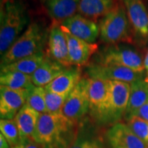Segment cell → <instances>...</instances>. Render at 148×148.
I'll list each match as a JSON object with an SVG mask.
<instances>
[{
  "label": "cell",
  "mask_w": 148,
  "mask_h": 148,
  "mask_svg": "<svg viewBox=\"0 0 148 148\" xmlns=\"http://www.w3.org/2000/svg\"><path fill=\"white\" fill-rule=\"evenodd\" d=\"M29 24L25 5L18 0H1L0 53L3 56Z\"/></svg>",
  "instance_id": "obj_1"
},
{
  "label": "cell",
  "mask_w": 148,
  "mask_h": 148,
  "mask_svg": "<svg viewBox=\"0 0 148 148\" xmlns=\"http://www.w3.org/2000/svg\"><path fill=\"white\" fill-rule=\"evenodd\" d=\"M49 31L37 22L29 24L4 54L1 56V67L43 51L47 42Z\"/></svg>",
  "instance_id": "obj_2"
},
{
  "label": "cell",
  "mask_w": 148,
  "mask_h": 148,
  "mask_svg": "<svg viewBox=\"0 0 148 148\" xmlns=\"http://www.w3.org/2000/svg\"><path fill=\"white\" fill-rule=\"evenodd\" d=\"M99 26L100 39L106 45L131 43L134 40L126 10L119 0L112 10L101 18Z\"/></svg>",
  "instance_id": "obj_3"
},
{
  "label": "cell",
  "mask_w": 148,
  "mask_h": 148,
  "mask_svg": "<svg viewBox=\"0 0 148 148\" xmlns=\"http://www.w3.org/2000/svg\"><path fill=\"white\" fill-rule=\"evenodd\" d=\"M94 63L123 66L137 72H144V59L134 47L128 43L106 45L92 56Z\"/></svg>",
  "instance_id": "obj_4"
},
{
  "label": "cell",
  "mask_w": 148,
  "mask_h": 148,
  "mask_svg": "<svg viewBox=\"0 0 148 148\" xmlns=\"http://www.w3.org/2000/svg\"><path fill=\"white\" fill-rule=\"evenodd\" d=\"M73 125L63 113L40 114L33 140L42 146L52 145Z\"/></svg>",
  "instance_id": "obj_5"
},
{
  "label": "cell",
  "mask_w": 148,
  "mask_h": 148,
  "mask_svg": "<svg viewBox=\"0 0 148 148\" xmlns=\"http://www.w3.org/2000/svg\"><path fill=\"white\" fill-rule=\"evenodd\" d=\"M130 84L120 81H110L108 102L100 120L117 123L124 116L128 103Z\"/></svg>",
  "instance_id": "obj_6"
},
{
  "label": "cell",
  "mask_w": 148,
  "mask_h": 148,
  "mask_svg": "<svg viewBox=\"0 0 148 148\" xmlns=\"http://www.w3.org/2000/svg\"><path fill=\"white\" fill-rule=\"evenodd\" d=\"M89 78L82 77L68 96L62 113L75 123L89 111Z\"/></svg>",
  "instance_id": "obj_7"
},
{
  "label": "cell",
  "mask_w": 148,
  "mask_h": 148,
  "mask_svg": "<svg viewBox=\"0 0 148 148\" xmlns=\"http://www.w3.org/2000/svg\"><path fill=\"white\" fill-rule=\"evenodd\" d=\"M88 77L107 81H120L129 84L143 79L144 72H137L123 66L103 65L89 62L85 68Z\"/></svg>",
  "instance_id": "obj_8"
},
{
  "label": "cell",
  "mask_w": 148,
  "mask_h": 148,
  "mask_svg": "<svg viewBox=\"0 0 148 148\" xmlns=\"http://www.w3.org/2000/svg\"><path fill=\"white\" fill-rule=\"evenodd\" d=\"M124 5L132 28L134 40L139 45L148 42V10L143 0H119Z\"/></svg>",
  "instance_id": "obj_9"
},
{
  "label": "cell",
  "mask_w": 148,
  "mask_h": 148,
  "mask_svg": "<svg viewBox=\"0 0 148 148\" xmlns=\"http://www.w3.org/2000/svg\"><path fill=\"white\" fill-rule=\"evenodd\" d=\"M46 54L66 67L73 66L70 60L65 34L58 22L53 21L49 30Z\"/></svg>",
  "instance_id": "obj_10"
},
{
  "label": "cell",
  "mask_w": 148,
  "mask_h": 148,
  "mask_svg": "<svg viewBox=\"0 0 148 148\" xmlns=\"http://www.w3.org/2000/svg\"><path fill=\"white\" fill-rule=\"evenodd\" d=\"M32 89V88H31ZM31 89H14L0 86V117L1 119H13L26 103Z\"/></svg>",
  "instance_id": "obj_11"
},
{
  "label": "cell",
  "mask_w": 148,
  "mask_h": 148,
  "mask_svg": "<svg viewBox=\"0 0 148 148\" xmlns=\"http://www.w3.org/2000/svg\"><path fill=\"white\" fill-rule=\"evenodd\" d=\"M61 25V24H60ZM65 34L68 45L70 60L73 66H82L87 65L92 58L98 51L96 43H89L72 35L65 27L61 25Z\"/></svg>",
  "instance_id": "obj_12"
},
{
  "label": "cell",
  "mask_w": 148,
  "mask_h": 148,
  "mask_svg": "<svg viewBox=\"0 0 148 148\" xmlns=\"http://www.w3.org/2000/svg\"><path fill=\"white\" fill-rule=\"evenodd\" d=\"M72 35L89 43H95L99 36V26L95 21L77 13L60 23Z\"/></svg>",
  "instance_id": "obj_13"
},
{
  "label": "cell",
  "mask_w": 148,
  "mask_h": 148,
  "mask_svg": "<svg viewBox=\"0 0 148 148\" xmlns=\"http://www.w3.org/2000/svg\"><path fill=\"white\" fill-rule=\"evenodd\" d=\"M106 138L111 148H148L125 123L117 122L106 133Z\"/></svg>",
  "instance_id": "obj_14"
},
{
  "label": "cell",
  "mask_w": 148,
  "mask_h": 148,
  "mask_svg": "<svg viewBox=\"0 0 148 148\" xmlns=\"http://www.w3.org/2000/svg\"><path fill=\"white\" fill-rule=\"evenodd\" d=\"M109 91L110 81L89 78V110L99 120L106 109Z\"/></svg>",
  "instance_id": "obj_15"
},
{
  "label": "cell",
  "mask_w": 148,
  "mask_h": 148,
  "mask_svg": "<svg viewBox=\"0 0 148 148\" xmlns=\"http://www.w3.org/2000/svg\"><path fill=\"white\" fill-rule=\"evenodd\" d=\"M80 0H41L46 12L53 21L61 23L76 14Z\"/></svg>",
  "instance_id": "obj_16"
},
{
  "label": "cell",
  "mask_w": 148,
  "mask_h": 148,
  "mask_svg": "<svg viewBox=\"0 0 148 148\" xmlns=\"http://www.w3.org/2000/svg\"><path fill=\"white\" fill-rule=\"evenodd\" d=\"M67 68L46 54L43 62L31 75L33 84L36 86L45 87L63 73Z\"/></svg>",
  "instance_id": "obj_17"
},
{
  "label": "cell",
  "mask_w": 148,
  "mask_h": 148,
  "mask_svg": "<svg viewBox=\"0 0 148 148\" xmlns=\"http://www.w3.org/2000/svg\"><path fill=\"white\" fill-rule=\"evenodd\" d=\"M79 66H71L57 77L50 84L45 86L48 91L57 94H69L82 79Z\"/></svg>",
  "instance_id": "obj_18"
},
{
  "label": "cell",
  "mask_w": 148,
  "mask_h": 148,
  "mask_svg": "<svg viewBox=\"0 0 148 148\" xmlns=\"http://www.w3.org/2000/svg\"><path fill=\"white\" fill-rule=\"evenodd\" d=\"M40 113L25 103L14 118L21 140L32 139Z\"/></svg>",
  "instance_id": "obj_19"
},
{
  "label": "cell",
  "mask_w": 148,
  "mask_h": 148,
  "mask_svg": "<svg viewBox=\"0 0 148 148\" xmlns=\"http://www.w3.org/2000/svg\"><path fill=\"white\" fill-rule=\"evenodd\" d=\"M148 101V83L141 79L130 84L128 103L124 114L125 119H129Z\"/></svg>",
  "instance_id": "obj_20"
},
{
  "label": "cell",
  "mask_w": 148,
  "mask_h": 148,
  "mask_svg": "<svg viewBox=\"0 0 148 148\" xmlns=\"http://www.w3.org/2000/svg\"><path fill=\"white\" fill-rule=\"evenodd\" d=\"M119 0H80L77 13L95 21L111 10Z\"/></svg>",
  "instance_id": "obj_21"
},
{
  "label": "cell",
  "mask_w": 148,
  "mask_h": 148,
  "mask_svg": "<svg viewBox=\"0 0 148 148\" xmlns=\"http://www.w3.org/2000/svg\"><path fill=\"white\" fill-rule=\"evenodd\" d=\"M46 56V53L44 51L29 56L25 58H21L15 62L1 67V72L5 71H18L32 75L38 69Z\"/></svg>",
  "instance_id": "obj_22"
},
{
  "label": "cell",
  "mask_w": 148,
  "mask_h": 148,
  "mask_svg": "<svg viewBox=\"0 0 148 148\" xmlns=\"http://www.w3.org/2000/svg\"><path fill=\"white\" fill-rule=\"evenodd\" d=\"M0 84L14 89H31L35 86L31 75L18 71L1 72Z\"/></svg>",
  "instance_id": "obj_23"
},
{
  "label": "cell",
  "mask_w": 148,
  "mask_h": 148,
  "mask_svg": "<svg viewBox=\"0 0 148 148\" xmlns=\"http://www.w3.org/2000/svg\"><path fill=\"white\" fill-rule=\"evenodd\" d=\"M46 90L45 87L36 86L29 90L26 104L40 114L47 112L46 107Z\"/></svg>",
  "instance_id": "obj_24"
},
{
  "label": "cell",
  "mask_w": 148,
  "mask_h": 148,
  "mask_svg": "<svg viewBox=\"0 0 148 148\" xmlns=\"http://www.w3.org/2000/svg\"><path fill=\"white\" fill-rule=\"evenodd\" d=\"M0 131L11 147H13L21 142L18 127L14 119L0 120Z\"/></svg>",
  "instance_id": "obj_25"
},
{
  "label": "cell",
  "mask_w": 148,
  "mask_h": 148,
  "mask_svg": "<svg viewBox=\"0 0 148 148\" xmlns=\"http://www.w3.org/2000/svg\"><path fill=\"white\" fill-rule=\"evenodd\" d=\"M69 95V94H57L46 90L45 100L48 113H62V109Z\"/></svg>",
  "instance_id": "obj_26"
},
{
  "label": "cell",
  "mask_w": 148,
  "mask_h": 148,
  "mask_svg": "<svg viewBox=\"0 0 148 148\" xmlns=\"http://www.w3.org/2000/svg\"><path fill=\"white\" fill-rule=\"evenodd\" d=\"M126 121L132 132L148 145V121L136 116H132Z\"/></svg>",
  "instance_id": "obj_27"
},
{
  "label": "cell",
  "mask_w": 148,
  "mask_h": 148,
  "mask_svg": "<svg viewBox=\"0 0 148 148\" xmlns=\"http://www.w3.org/2000/svg\"><path fill=\"white\" fill-rule=\"evenodd\" d=\"M69 148H106L101 140L97 138H79Z\"/></svg>",
  "instance_id": "obj_28"
},
{
  "label": "cell",
  "mask_w": 148,
  "mask_h": 148,
  "mask_svg": "<svg viewBox=\"0 0 148 148\" xmlns=\"http://www.w3.org/2000/svg\"><path fill=\"white\" fill-rule=\"evenodd\" d=\"M12 148H42V145L32 139H25Z\"/></svg>",
  "instance_id": "obj_29"
},
{
  "label": "cell",
  "mask_w": 148,
  "mask_h": 148,
  "mask_svg": "<svg viewBox=\"0 0 148 148\" xmlns=\"http://www.w3.org/2000/svg\"><path fill=\"white\" fill-rule=\"evenodd\" d=\"M134 116H136L148 121V101L136 111Z\"/></svg>",
  "instance_id": "obj_30"
},
{
  "label": "cell",
  "mask_w": 148,
  "mask_h": 148,
  "mask_svg": "<svg viewBox=\"0 0 148 148\" xmlns=\"http://www.w3.org/2000/svg\"><path fill=\"white\" fill-rule=\"evenodd\" d=\"M0 148H12L4 136L0 134Z\"/></svg>",
  "instance_id": "obj_31"
},
{
  "label": "cell",
  "mask_w": 148,
  "mask_h": 148,
  "mask_svg": "<svg viewBox=\"0 0 148 148\" xmlns=\"http://www.w3.org/2000/svg\"><path fill=\"white\" fill-rule=\"evenodd\" d=\"M144 66H145V69H147L148 68V49L147 52H146L145 58H144Z\"/></svg>",
  "instance_id": "obj_32"
},
{
  "label": "cell",
  "mask_w": 148,
  "mask_h": 148,
  "mask_svg": "<svg viewBox=\"0 0 148 148\" xmlns=\"http://www.w3.org/2000/svg\"><path fill=\"white\" fill-rule=\"evenodd\" d=\"M147 1H148V0H147Z\"/></svg>",
  "instance_id": "obj_33"
}]
</instances>
